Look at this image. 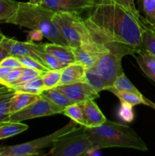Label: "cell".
I'll list each match as a JSON object with an SVG mask.
<instances>
[{
	"instance_id": "obj_3",
	"label": "cell",
	"mask_w": 155,
	"mask_h": 156,
	"mask_svg": "<svg viewBox=\"0 0 155 156\" xmlns=\"http://www.w3.org/2000/svg\"><path fill=\"white\" fill-rule=\"evenodd\" d=\"M55 12L41 5L19 2L16 13L9 23L31 30H38L51 43L68 47L66 40L53 22Z\"/></svg>"
},
{
	"instance_id": "obj_13",
	"label": "cell",
	"mask_w": 155,
	"mask_h": 156,
	"mask_svg": "<svg viewBox=\"0 0 155 156\" xmlns=\"http://www.w3.org/2000/svg\"><path fill=\"white\" fill-rule=\"evenodd\" d=\"M81 106L84 111L86 127L98 126L107 120L94 100L81 103Z\"/></svg>"
},
{
	"instance_id": "obj_20",
	"label": "cell",
	"mask_w": 155,
	"mask_h": 156,
	"mask_svg": "<svg viewBox=\"0 0 155 156\" xmlns=\"http://www.w3.org/2000/svg\"><path fill=\"white\" fill-rule=\"evenodd\" d=\"M41 77L36 78L28 82L19 84V85H13L11 88H12L15 92H24L40 95L43 92V91H44L43 82Z\"/></svg>"
},
{
	"instance_id": "obj_23",
	"label": "cell",
	"mask_w": 155,
	"mask_h": 156,
	"mask_svg": "<svg viewBox=\"0 0 155 156\" xmlns=\"http://www.w3.org/2000/svg\"><path fill=\"white\" fill-rule=\"evenodd\" d=\"M28 128L27 124L21 122H6L0 126V140L21 133Z\"/></svg>"
},
{
	"instance_id": "obj_8",
	"label": "cell",
	"mask_w": 155,
	"mask_h": 156,
	"mask_svg": "<svg viewBox=\"0 0 155 156\" xmlns=\"http://www.w3.org/2000/svg\"><path fill=\"white\" fill-rule=\"evenodd\" d=\"M122 59V56L109 51L103 55L94 66L106 84V90L112 86L117 77L124 73Z\"/></svg>"
},
{
	"instance_id": "obj_24",
	"label": "cell",
	"mask_w": 155,
	"mask_h": 156,
	"mask_svg": "<svg viewBox=\"0 0 155 156\" xmlns=\"http://www.w3.org/2000/svg\"><path fill=\"white\" fill-rule=\"evenodd\" d=\"M19 2L15 0H0V24L9 23L18 10Z\"/></svg>"
},
{
	"instance_id": "obj_27",
	"label": "cell",
	"mask_w": 155,
	"mask_h": 156,
	"mask_svg": "<svg viewBox=\"0 0 155 156\" xmlns=\"http://www.w3.org/2000/svg\"><path fill=\"white\" fill-rule=\"evenodd\" d=\"M143 19V18H142ZM142 26V50L149 52L155 56V33L144 25L141 21Z\"/></svg>"
},
{
	"instance_id": "obj_10",
	"label": "cell",
	"mask_w": 155,
	"mask_h": 156,
	"mask_svg": "<svg viewBox=\"0 0 155 156\" xmlns=\"http://www.w3.org/2000/svg\"><path fill=\"white\" fill-rule=\"evenodd\" d=\"M71 49L76 62L82 64L85 68L94 66L100 58L109 52L103 44L97 42L82 44Z\"/></svg>"
},
{
	"instance_id": "obj_34",
	"label": "cell",
	"mask_w": 155,
	"mask_h": 156,
	"mask_svg": "<svg viewBox=\"0 0 155 156\" xmlns=\"http://www.w3.org/2000/svg\"><path fill=\"white\" fill-rule=\"evenodd\" d=\"M133 106L126 103H121V108L119 111V117L124 121L130 123L134 120Z\"/></svg>"
},
{
	"instance_id": "obj_44",
	"label": "cell",
	"mask_w": 155,
	"mask_h": 156,
	"mask_svg": "<svg viewBox=\"0 0 155 156\" xmlns=\"http://www.w3.org/2000/svg\"><path fill=\"white\" fill-rule=\"evenodd\" d=\"M8 88H9V87L3 86L2 88H0V92H1V91H5V90H6V89H7Z\"/></svg>"
},
{
	"instance_id": "obj_29",
	"label": "cell",
	"mask_w": 155,
	"mask_h": 156,
	"mask_svg": "<svg viewBox=\"0 0 155 156\" xmlns=\"http://www.w3.org/2000/svg\"><path fill=\"white\" fill-rule=\"evenodd\" d=\"M41 78L43 82L44 90L56 88L60 84L61 70L50 69L44 73Z\"/></svg>"
},
{
	"instance_id": "obj_38",
	"label": "cell",
	"mask_w": 155,
	"mask_h": 156,
	"mask_svg": "<svg viewBox=\"0 0 155 156\" xmlns=\"http://www.w3.org/2000/svg\"><path fill=\"white\" fill-rule=\"evenodd\" d=\"M12 70V69L8 68V67L2 66H0V84L3 85L5 80L7 78L8 75L9 74L11 71Z\"/></svg>"
},
{
	"instance_id": "obj_45",
	"label": "cell",
	"mask_w": 155,
	"mask_h": 156,
	"mask_svg": "<svg viewBox=\"0 0 155 156\" xmlns=\"http://www.w3.org/2000/svg\"><path fill=\"white\" fill-rule=\"evenodd\" d=\"M5 123H6V122H0V126H1V125H2V124H4Z\"/></svg>"
},
{
	"instance_id": "obj_18",
	"label": "cell",
	"mask_w": 155,
	"mask_h": 156,
	"mask_svg": "<svg viewBox=\"0 0 155 156\" xmlns=\"http://www.w3.org/2000/svg\"><path fill=\"white\" fill-rule=\"evenodd\" d=\"M31 46L33 51L40 58L41 60L43 62L44 66L47 67L49 69L62 70V69L66 66V65L60 62L54 56L47 53L44 50L43 44H35L33 41H31Z\"/></svg>"
},
{
	"instance_id": "obj_36",
	"label": "cell",
	"mask_w": 155,
	"mask_h": 156,
	"mask_svg": "<svg viewBox=\"0 0 155 156\" xmlns=\"http://www.w3.org/2000/svg\"><path fill=\"white\" fill-rule=\"evenodd\" d=\"M0 66L5 67H8V68L15 69L18 68V67H23L20 61L18 60V58L15 56H6L5 59L0 62Z\"/></svg>"
},
{
	"instance_id": "obj_14",
	"label": "cell",
	"mask_w": 155,
	"mask_h": 156,
	"mask_svg": "<svg viewBox=\"0 0 155 156\" xmlns=\"http://www.w3.org/2000/svg\"><path fill=\"white\" fill-rule=\"evenodd\" d=\"M85 69L86 68L82 64L78 62L67 65L61 70V80L59 85L85 82Z\"/></svg>"
},
{
	"instance_id": "obj_4",
	"label": "cell",
	"mask_w": 155,
	"mask_h": 156,
	"mask_svg": "<svg viewBox=\"0 0 155 156\" xmlns=\"http://www.w3.org/2000/svg\"><path fill=\"white\" fill-rule=\"evenodd\" d=\"M53 20L71 48L97 42L81 15L74 12H56Z\"/></svg>"
},
{
	"instance_id": "obj_41",
	"label": "cell",
	"mask_w": 155,
	"mask_h": 156,
	"mask_svg": "<svg viewBox=\"0 0 155 156\" xmlns=\"http://www.w3.org/2000/svg\"><path fill=\"white\" fill-rule=\"evenodd\" d=\"M142 22H143V24H144V25L147 26L148 28H150V30H152V31H153L155 33V24H149V23H147V21H145V19L144 18V17H143Z\"/></svg>"
},
{
	"instance_id": "obj_7",
	"label": "cell",
	"mask_w": 155,
	"mask_h": 156,
	"mask_svg": "<svg viewBox=\"0 0 155 156\" xmlns=\"http://www.w3.org/2000/svg\"><path fill=\"white\" fill-rule=\"evenodd\" d=\"M64 109L65 108L55 105L40 96L34 103L18 112L11 114L9 117V122H22L37 117L62 114Z\"/></svg>"
},
{
	"instance_id": "obj_12",
	"label": "cell",
	"mask_w": 155,
	"mask_h": 156,
	"mask_svg": "<svg viewBox=\"0 0 155 156\" xmlns=\"http://www.w3.org/2000/svg\"><path fill=\"white\" fill-rule=\"evenodd\" d=\"M0 45L4 47L11 56H29L38 60L44 66L40 58L33 51L31 46V41H28L27 42H21V41L11 39L5 37L3 41L0 43Z\"/></svg>"
},
{
	"instance_id": "obj_26",
	"label": "cell",
	"mask_w": 155,
	"mask_h": 156,
	"mask_svg": "<svg viewBox=\"0 0 155 156\" xmlns=\"http://www.w3.org/2000/svg\"><path fill=\"white\" fill-rule=\"evenodd\" d=\"M138 12L144 15L147 23L155 24V0H137Z\"/></svg>"
},
{
	"instance_id": "obj_22",
	"label": "cell",
	"mask_w": 155,
	"mask_h": 156,
	"mask_svg": "<svg viewBox=\"0 0 155 156\" xmlns=\"http://www.w3.org/2000/svg\"><path fill=\"white\" fill-rule=\"evenodd\" d=\"M40 95L43 98L50 101L52 103L62 108H66L73 104L62 91L56 88L44 90Z\"/></svg>"
},
{
	"instance_id": "obj_37",
	"label": "cell",
	"mask_w": 155,
	"mask_h": 156,
	"mask_svg": "<svg viewBox=\"0 0 155 156\" xmlns=\"http://www.w3.org/2000/svg\"><path fill=\"white\" fill-rule=\"evenodd\" d=\"M43 34L38 30H32L28 34V40L30 41H40L43 37Z\"/></svg>"
},
{
	"instance_id": "obj_46",
	"label": "cell",
	"mask_w": 155,
	"mask_h": 156,
	"mask_svg": "<svg viewBox=\"0 0 155 156\" xmlns=\"http://www.w3.org/2000/svg\"><path fill=\"white\" fill-rule=\"evenodd\" d=\"M3 86H5V85H1V84H0V88H2Z\"/></svg>"
},
{
	"instance_id": "obj_11",
	"label": "cell",
	"mask_w": 155,
	"mask_h": 156,
	"mask_svg": "<svg viewBox=\"0 0 155 156\" xmlns=\"http://www.w3.org/2000/svg\"><path fill=\"white\" fill-rule=\"evenodd\" d=\"M97 0H43L41 5L54 12H74L81 15L89 12Z\"/></svg>"
},
{
	"instance_id": "obj_28",
	"label": "cell",
	"mask_w": 155,
	"mask_h": 156,
	"mask_svg": "<svg viewBox=\"0 0 155 156\" xmlns=\"http://www.w3.org/2000/svg\"><path fill=\"white\" fill-rule=\"evenodd\" d=\"M62 114L68 117L71 120L76 122L78 124L85 126L84 116L81 104H72L66 107L64 109Z\"/></svg>"
},
{
	"instance_id": "obj_40",
	"label": "cell",
	"mask_w": 155,
	"mask_h": 156,
	"mask_svg": "<svg viewBox=\"0 0 155 156\" xmlns=\"http://www.w3.org/2000/svg\"><path fill=\"white\" fill-rule=\"evenodd\" d=\"M144 105H147V106L151 108L152 109L155 110V103L154 102L151 101L149 100V99H147V98H145V97H144Z\"/></svg>"
},
{
	"instance_id": "obj_15",
	"label": "cell",
	"mask_w": 155,
	"mask_h": 156,
	"mask_svg": "<svg viewBox=\"0 0 155 156\" xmlns=\"http://www.w3.org/2000/svg\"><path fill=\"white\" fill-rule=\"evenodd\" d=\"M43 44L44 50L62 63L67 66L76 62L74 53L71 47L53 44V43Z\"/></svg>"
},
{
	"instance_id": "obj_1",
	"label": "cell",
	"mask_w": 155,
	"mask_h": 156,
	"mask_svg": "<svg viewBox=\"0 0 155 156\" xmlns=\"http://www.w3.org/2000/svg\"><path fill=\"white\" fill-rule=\"evenodd\" d=\"M84 21L94 40L111 53L123 57L142 50L141 22L112 0H97Z\"/></svg>"
},
{
	"instance_id": "obj_47",
	"label": "cell",
	"mask_w": 155,
	"mask_h": 156,
	"mask_svg": "<svg viewBox=\"0 0 155 156\" xmlns=\"http://www.w3.org/2000/svg\"><path fill=\"white\" fill-rule=\"evenodd\" d=\"M1 153H2V150H1V146H0V155H1Z\"/></svg>"
},
{
	"instance_id": "obj_33",
	"label": "cell",
	"mask_w": 155,
	"mask_h": 156,
	"mask_svg": "<svg viewBox=\"0 0 155 156\" xmlns=\"http://www.w3.org/2000/svg\"><path fill=\"white\" fill-rule=\"evenodd\" d=\"M43 73V72L39 71V70L27 68V67H23L21 76H20L19 79L17 81V82L14 85H19V84H22L24 82H28V81L32 80V79H36V78L41 77Z\"/></svg>"
},
{
	"instance_id": "obj_42",
	"label": "cell",
	"mask_w": 155,
	"mask_h": 156,
	"mask_svg": "<svg viewBox=\"0 0 155 156\" xmlns=\"http://www.w3.org/2000/svg\"><path fill=\"white\" fill-rule=\"evenodd\" d=\"M43 0H29V2L32 3V4L36 5H40L42 3Z\"/></svg>"
},
{
	"instance_id": "obj_32",
	"label": "cell",
	"mask_w": 155,
	"mask_h": 156,
	"mask_svg": "<svg viewBox=\"0 0 155 156\" xmlns=\"http://www.w3.org/2000/svg\"><path fill=\"white\" fill-rule=\"evenodd\" d=\"M112 1L122 6L123 9H125L128 12H129L131 15H133L135 19L138 20L139 22H141L143 16H141L140 12H138V9L135 6L134 0H112Z\"/></svg>"
},
{
	"instance_id": "obj_25",
	"label": "cell",
	"mask_w": 155,
	"mask_h": 156,
	"mask_svg": "<svg viewBox=\"0 0 155 156\" xmlns=\"http://www.w3.org/2000/svg\"><path fill=\"white\" fill-rule=\"evenodd\" d=\"M14 93L15 91L11 88L0 92V122H9V102Z\"/></svg>"
},
{
	"instance_id": "obj_35",
	"label": "cell",
	"mask_w": 155,
	"mask_h": 156,
	"mask_svg": "<svg viewBox=\"0 0 155 156\" xmlns=\"http://www.w3.org/2000/svg\"><path fill=\"white\" fill-rule=\"evenodd\" d=\"M22 69L23 67L12 69V70L9 73L7 78L5 80L3 85H5L6 87H9V88H12V86H13L16 83L17 81L19 79L21 73H22Z\"/></svg>"
},
{
	"instance_id": "obj_5",
	"label": "cell",
	"mask_w": 155,
	"mask_h": 156,
	"mask_svg": "<svg viewBox=\"0 0 155 156\" xmlns=\"http://www.w3.org/2000/svg\"><path fill=\"white\" fill-rule=\"evenodd\" d=\"M92 148L85 126L80 125L56 139L49 154L54 156H80L88 155Z\"/></svg>"
},
{
	"instance_id": "obj_30",
	"label": "cell",
	"mask_w": 155,
	"mask_h": 156,
	"mask_svg": "<svg viewBox=\"0 0 155 156\" xmlns=\"http://www.w3.org/2000/svg\"><path fill=\"white\" fill-rule=\"evenodd\" d=\"M111 87L119 91H131L139 92L138 88L131 82V81L128 79L125 73L117 77Z\"/></svg>"
},
{
	"instance_id": "obj_6",
	"label": "cell",
	"mask_w": 155,
	"mask_h": 156,
	"mask_svg": "<svg viewBox=\"0 0 155 156\" xmlns=\"http://www.w3.org/2000/svg\"><path fill=\"white\" fill-rule=\"evenodd\" d=\"M77 124L76 122L71 120V121L63 127L41 138L14 146H2V153L0 156H30L40 155V151L53 146L56 139L63 135L64 133L72 130L77 126Z\"/></svg>"
},
{
	"instance_id": "obj_16",
	"label": "cell",
	"mask_w": 155,
	"mask_h": 156,
	"mask_svg": "<svg viewBox=\"0 0 155 156\" xmlns=\"http://www.w3.org/2000/svg\"><path fill=\"white\" fill-rule=\"evenodd\" d=\"M40 98V95L39 94L15 91L9 102V114L11 115L24 109L29 105L36 101Z\"/></svg>"
},
{
	"instance_id": "obj_9",
	"label": "cell",
	"mask_w": 155,
	"mask_h": 156,
	"mask_svg": "<svg viewBox=\"0 0 155 156\" xmlns=\"http://www.w3.org/2000/svg\"><path fill=\"white\" fill-rule=\"evenodd\" d=\"M62 91L73 104H81L99 98V93L93 89L86 82H78L56 87Z\"/></svg>"
},
{
	"instance_id": "obj_21",
	"label": "cell",
	"mask_w": 155,
	"mask_h": 156,
	"mask_svg": "<svg viewBox=\"0 0 155 156\" xmlns=\"http://www.w3.org/2000/svg\"><path fill=\"white\" fill-rule=\"evenodd\" d=\"M84 79L85 82L97 92L106 90V84L94 66L85 69Z\"/></svg>"
},
{
	"instance_id": "obj_2",
	"label": "cell",
	"mask_w": 155,
	"mask_h": 156,
	"mask_svg": "<svg viewBox=\"0 0 155 156\" xmlns=\"http://www.w3.org/2000/svg\"><path fill=\"white\" fill-rule=\"evenodd\" d=\"M93 148L97 149L120 147L140 151L148 150L147 145L130 126L106 120L95 127H86Z\"/></svg>"
},
{
	"instance_id": "obj_39",
	"label": "cell",
	"mask_w": 155,
	"mask_h": 156,
	"mask_svg": "<svg viewBox=\"0 0 155 156\" xmlns=\"http://www.w3.org/2000/svg\"><path fill=\"white\" fill-rule=\"evenodd\" d=\"M8 56H9V53H8L7 50H6L4 47H2V46L0 45V62Z\"/></svg>"
},
{
	"instance_id": "obj_43",
	"label": "cell",
	"mask_w": 155,
	"mask_h": 156,
	"mask_svg": "<svg viewBox=\"0 0 155 156\" xmlns=\"http://www.w3.org/2000/svg\"><path fill=\"white\" fill-rule=\"evenodd\" d=\"M5 37V36L2 33H1V32H0V43L3 41V39H4Z\"/></svg>"
},
{
	"instance_id": "obj_19",
	"label": "cell",
	"mask_w": 155,
	"mask_h": 156,
	"mask_svg": "<svg viewBox=\"0 0 155 156\" xmlns=\"http://www.w3.org/2000/svg\"><path fill=\"white\" fill-rule=\"evenodd\" d=\"M106 90L116 96L119 99L121 103L129 104L133 107L138 105H144V96L140 91L135 92V91H119L112 87H109Z\"/></svg>"
},
{
	"instance_id": "obj_17",
	"label": "cell",
	"mask_w": 155,
	"mask_h": 156,
	"mask_svg": "<svg viewBox=\"0 0 155 156\" xmlns=\"http://www.w3.org/2000/svg\"><path fill=\"white\" fill-rule=\"evenodd\" d=\"M138 66L147 78L155 83V56L146 50H141L133 55Z\"/></svg>"
},
{
	"instance_id": "obj_31",
	"label": "cell",
	"mask_w": 155,
	"mask_h": 156,
	"mask_svg": "<svg viewBox=\"0 0 155 156\" xmlns=\"http://www.w3.org/2000/svg\"><path fill=\"white\" fill-rule=\"evenodd\" d=\"M16 57L20 61L23 67L33 69L39 70V71L43 72V73H46V72L50 70L48 68H46L45 66L43 65L41 62H40L39 61L29 56H16Z\"/></svg>"
}]
</instances>
